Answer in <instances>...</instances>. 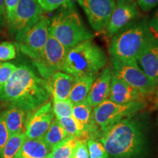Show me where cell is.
I'll use <instances>...</instances> for the list:
<instances>
[{
    "label": "cell",
    "mask_w": 158,
    "mask_h": 158,
    "mask_svg": "<svg viewBox=\"0 0 158 158\" xmlns=\"http://www.w3.org/2000/svg\"><path fill=\"white\" fill-rule=\"evenodd\" d=\"M51 151L42 138H26L14 158H43L48 156Z\"/></svg>",
    "instance_id": "d6986e66"
},
{
    "label": "cell",
    "mask_w": 158,
    "mask_h": 158,
    "mask_svg": "<svg viewBox=\"0 0 158 158\" xmlns=\"http://www.w3.org/2000/svg\"><path fill=\"white\" fill-rule=\"evenodd\" d=\"M153 35L149 27V21L138 18L111 37L108 46L110 58L125 62L137 61Z\"/></svg>",
    "instance_id": "3957f363"
},
{
    "label": "cell",
    "mask_w": 158,
    "mask_h": 158,
    "mask_svg": "<svg viewBox=\"0 0 158 158\" xmlns=\"http://www.w3.org/2000/svg\"><path fill=\"white\" fill-rule=\"evenodd\" d=\"M4 118L8 130L9 136L24 133L29 112L13 106H7L3 111Z\"/></svg>",
    "instance_id": "ac0fdd59"
},
{
    "label": "cell",
    "mask_w": 158,
    "mask_h": 158,
    "mask_svg": "<svg viewBox=\"0 0 158 158\" xmlns=\"http://www.w3.org/2000/svg\"><path fill=\"white\" fill-rule=\"evenodd\" d=\"M45 12H52L70 3L71 0H37Z\"/></svg>",
    "instance_id": "f1b7e54d"
},
{
    "label": "cell",
    "mask_w": 158,
    "mask_h": 158,
    "mask_svg": "<svg viewBox=\"0 0 158 158\" xmlns=\"http://www.w3.org/2000/svg\"><path fill=\"white\" fill-rule=\"evenodd\" d=\"M54 118L52 101L48 100L37 109L29 112L24 130L26 138L36 139L43 137Z\"/></svg>",
    "instance_id": "4fadbf2b"
},
{
    "label": "cell",
    "mask_w": 158,
    "mask_h": 158,
    "mask_svg": "<svg viewBox=\"0 0 158 158\" xmlns=\"http://www.w3.org/2000/svg\"><path fill=\"white\" fill-rule=\"evenodd\" d=\"M17 66L10 62H0V90L8 81Z\"/></svg>",
    "instance_id": "83f0119b"
},
{
    "label": "cell",
    "mask_w": 158,
    "mask_h": 158,
    "mask_svg": "<svg viewBox=\"0 0 158 158\" xmlns=\"http://www.w3.org/2000/svg\"><path fill=\"white\" fill-rule=\"evenodd\" d=\"M114 75L133 86L140 93L147 96L153 94L157 85L152 81L138 65L137 61L125 62L110 58Z\"/></svg>",
    "instance_id": "ba28073f"
},
{
    "label": "cell",
    "mask_w": 158,
    "mask_h": 158,
    "mask_svg": "<svg viewBox=\"0 0 158 158\" xmlns=\"http://www.w3.org/2000/svg\"><path fill=\"white\" fill-rule=\"evenodd\" d=\"M43 158H50V157H49V156H47V157H43Z\"/></svg>",
    "instance_id": "8d00e7d4"
},
{
    "label": "cell",
    "mask_w": 158,
    "mask_h": 158,
    "mask_svg": "<svg viewBox=\"0 0 158 158\" xmlns=\"http://www.w3.org/2000/svg\"><path fill=\"white\" fill-rule=\"evenodd\" d=\"M57 118L64 129L68 136H73L78 139L81 138L85 139V134L83 131L82 127L73 116Z\"/></svg>",
    "instance_id": "cb8c5ba5"
},
{
    "label": "cell",
    "mask_w": 158,
    "mask_h": 158,
    "mask_svg": "<svg viewBox=\"0 0 158 158\" xmlns=\"http://www.w3.org/2000/svg\"><path fill=\"white\" fill-rule=\"evenodd\" d=\"M67 136L68 135H67L64 129L60 124V122H59L58 118H54L48 130L41 138L45 144L51 149H52L56 144L64 140Z\"/></svg>",
    "instance_id": "7402d4cb"
},
{
    "label": "cell",
    "mask_w": 158,
    "mask_h": 158,
    "mask_svg": "<svg viewBox=\"0 0 158 158\" xmlns=\"http://www.w3.org/2000/svg\"><path fill=\"white\" fill-rule=\"evenodd\" d=\"M149 27L152 33L158 38V9L149 21Z\"/></svg>",
    "instance_id": "e575fe53"
},
{
    "label": "cell",
    "mask_w": 158,
    "mask_h": 158,
    "mask_svg": "<svg viewBox=\"0 0 158 158\" xmlns=\"http://www.w3.org/2000/svg\"><path fill=\"white\" fill-rule=\"evenodd\" d=\"M68 50L54 36L49 34L41 54L32 60L40 76L48 81L55 72L62 70Z\"/></svg>",
    "instance_id": "52a82bcc"
},
{
    "label": "cell",
    "mask_w": 158,
    "mask_h": 158,
    "mask_svg": "<svg viewBox=\"0 0 158 158\" xmlns=\"http://www.w3.org/2000/svg\"><path fill=\"white\" fill-rule=\"evenodd\" d=\"M86 140L84 138L78 139L73 158H89Z\"/></svg>",
    "instance_id": "1f68e13d"
},
{
    "label": "cell",
    "mask_w": 158,
    "mask_h": 158,
    "mask_svg": "<svg viewBox=\"0 0 158 158\" xmlns=\"http://www.w3.org/2000/svg\"><path fill=\"white\" fill-rule=\"evenodd\" d=\"M7 28L5 0H0V30Z\"/></svg>",
    "instance_id": "836d02e7"
},
{
    "label": "cell",
    "mask_w": 158,
    "mask_h": 158,
    "mask_svg": "<svg viewBox=\"0 0 158 158\" xmlns=\"http://www.w3.org/2000/svg\"><path fill=\"white\" fill-rule=\"evenodd\" d=\"M157 124H158V116H157Z\"/></svg>",
    "instance_id": "74e56055"
},
{
    "label": "cell",
    "mask_w": 158,
    "mask_h": 158,
    "mask_svg": "<svg viewBox=\"0 0 158 158\" xmlns=\"http://www.w3.org/2000/svg\"><path fill=\"white\" fill-rule=\"evenodd\" d=\"M97 75H86L75 77V81L71 89L69 100L75 105L86 100Z\"/></svg>",
    "instance_id": "ffe728a7"
},
{
    "label": "cell",
    "mask_w": 158,
    "mask_h": 158,
    "mask_svg": "<svg viewBox=\"0 0 158 158\" xmlns=\"http://www.w3.org/2000/svg\"><path fill=\"white\" fill-rule=\"evenodd\" d=\"M95 31L104 30L115 7L116 0H77Z\"/></svg>",
    "instance_id": "8fae6325"
},
{
    "label": "cell",
    "mask_w": 158,
    "mask_h": 158,
    "mask_svg": "<svg viewBox=\"0 0 158 158\" xmlns=\"http://www.w3.org/2000/svg\"><path fill=\"white\" fill-rule=\"evenodd\" d=\"M62 7L49 19V34L68 49L86 40H92L94 34L84 24L72 2Z\"/></svg>",
    "instance_id": "277c9868"
},
{
    "label": "cell",
    "mask_w": 158,
    "mask_h": 158,
    "mask_svg": "<svg viewBox=\"0 0 158 158\" xmlns=\"http://www.w3.org/2000/svg\"><path fill=\"white\" fill-rule=\"evenodd\" d=\"M146 106V102L118 104L106 100L93 108L94 122L101 133L106 131L122 118L144 109Z\"/></svg>",
    "instance_id": "8992f818"
},
{
    "label": "cell",
    "mask_w": 158,
    "mask_h": 158,
    "mask_svg": "<svg viewBox=\"0 0 158 158\" xmlns=\"http://www.w3.org/2000/svg\"><path fill=\"white\" fill-rule=\"evenodd\" d=\"M9 133L6 125L3 111L0 112V156L6 143L9 139Z\"/></svg>",
    "instance_id": "f546056e"
},
{
    "label": "cell",
    "mask_w": 158,
    "mask_h": 158,
    "mask_svg": "<svg viewBox=\"0 0 158 158\" xmlns=\"http://www.w3.org/2000/svg\"><path fill=\"white\" fill-rule=\"evenodd\" d=\"M19 2V0H5L7 27L10 25L12 21H13L15 8H16Z\"/></svg>",
    "instance_id": "4dcf8cb0"
},
{
    "label": "cell",
    "mask_w": 158,
    "mask_h": 158,
    "mask_svg": "<svg viewBox=\"0 0 158 158\" xmlns=\"http://www.w3.org/2000/svg\"><path fill=\"white\" fill-rule=\"evenodd\" d=\"M146 97L112 73L108 100L118 104H126L133 102H145Z\"/></svg>",
    "instance_id": "9a60e30c"
},
{
    "label": "cell",
    "mask_w": 158,
    "mask_h": 158,
    "mask_svg": "<svg viewBox=\"0 0 158 158\" xmlns=\"http://www.w3.org/2000/svg\"><path fill=\"white\" fill-rule=\"evenodd\" d=\"M43 10L37 0H19L14 17L7 27L9 35L17 40L43 16Z\"/></svg>",
    "instance_id": "30bf717a"
},
{
    "label": "cell",
    "mask_w": 158,
    "mask_h": 158,
    "mask_svg": "<svg viewBox=\"0 0 158 158\" xmlns=\"http://www.w3.org/2000/svg\"><path fill=\"white\" fill-rule=\"evenodd\" d=\"M26 138H27L24 133L9 137L8 141L4 147L0 158H14Z\"/></svg>",
    "instance_id": "603a6c76"
},
{
    "label": "cell",
    "mask_w": 158,
    "mask_h": 158,
    "mask_svg": "<svg viewBox=\"0 0 158 158\" xmlns=\"http://www.w3.org/2000/svg\"><path fill=\"white\" fill-rule=\"evenodd\" d=\"M140 68L154 84L158 85V38L153 35L137 59Z\"/></svg>",
    "instance_id": "5bb4252c"
},
{
    "label": "cell",
    "mask_w": 158,
    "mask_h": 158,
    "mask_svg": "<svg viewBox=\"0 0 158 158\" xmlns=\"http://www.w3.org/2000/svg\"><path fill=\"white\" fill-rule=\"evenodd\" d=\"M89 158H109V155L104 146L100 141L94 138L86 140Z\"/></svg>",
    "instance_id": "484cf974"
},
{
    "label": "cell",
    "mask_w": 158,
    "mask_h": 158,
    "mask_svg": "<svg viewBox=\"0 0 158 158\" xmlns=\"http://www.w3.org/2000/svg\"><path fill=\"white\" fill-rule=\"evenodd\" d=\"M100 141L109 158H149L151 154L148 124L137 113L122 118L100 134Z\"/></svg>",
    "instance_id": "6da1fadb"
},
{
    "label": "cell",
    "mask_w": 158,
    "mask_h": 158,
    "mask_svg": "<svg viewBox=\"0 0 158 158\" xmlns=\"http://www.w3.org/2000/svg\"><path fill=\"white\" fill-rule=\"evenodd\" d=\"M51 96L48 81L27 64L17 67L0 90V101L28 112L42 106Z\"/></svg>",
    "instance_id": "7a4b0ae2"
},
{
    "label": "cell",
    "mask_w": 158,
    "mask_h": 158,
    "mask_svg": "<svg viewBox=\"0 0 158 158\" xmlns=\"http://www.w3.org/2000/svg\"><path fill=\"white\" fill-rule=\"evenodd\" d=\"M156 89V100H155V106L158 108V85Z\"/></svg>",
    "instance_id": "d590c367"
},
{
    "label": "cell",
    "mask_w": 158,
    "mask_h": 158,
    "mask_svg": "<svg viewBox=\"0 0 158 158\" xmlns=\"http://www.w3.org/2000/svg\"><path fill=\"white\" fill-rule=\"evenodd\" d=\"M75 81V77L64 72L56 71L48 80L53 99L68 100Z\"/></svg>",
    "instance_id": "e0dca14e"
},
{
    "label": "cell",
    "mask_w": 158,
    "mask_h": 158,
    "mask_svg": "<svg viewBox=\"0 0 158 158\" xmlns=\"http://www.w3.org/2000/svg\"><path fill=\"white\" fill-rule=\"evenodd\" d=\"M139 16V7L135 0H116L113 13L104 29L105 33L107 37H112Z\"/></svg>",
    "instance_id": "7c38bea8"
},
{
    "label": "cell",
    "mask_w": 158,
    "mask_h": 158,
    "mask_svg": "<svg viewBox=\"0 0 158 158\" xmlns=\"http://www.w3.org/2000/svg\"><path fill=\"white\" fill-rule=\"evenodd\" d=\"M78 138L67 136L51 149L48 156L50 158H73Z\"/></svg>",
    "instance_id": "44dd1931"
},
{
    "label": "cell",
    "mask_w": 158,
    "mask_h": 158,
    "mask_svg": "<svg viewBox=\"0 0 158 158\" xmlns=\"http://www.w3.org/2000/svg\"><path fill=\"white\" fill-rule=\"evenodd\" d=\"M112 78V70L110 67H105L98 73L92 84L86 98L92 107L94 108L108 100L110 90V82Z\"/></svg>",
    "instance_id": "2e32d148"
},
{
    "label": "cell",
    "mask_w": 158,
    "mask_h": 158,
    "mask_svg": "<svg viewBox=\"0 0 158 158\" xmlns=\"http://www.w3.org/2000/svg\"><path fill=\"white\" fill-rule=\"evenodd\" d=\"M53 110L56 118L70 117L73 116V109L74 105L69 99L68 100H56L53 99Z\"/></svg>",
    "instance_id": "d4e9b609"
},
{
    "label": "cell",
    "mask_w": 158,
    "mask_h": 158,
    "mask_svg": "<svg viewBox=\"0 0 158 158\" xmlns=\"http://www.w3.org/2000/svg\"><path fill=\"white\" fill-rule=\"evenodd\" d=\"M140 9L143 12H148L158 5V0H135Z\"/></svg>",
    "instance_id": "d6a6232c"
},
{
    "label": "cell",
    "mask_w": 158,
    "mask_h": 158,
    "mask_svg": "<svg viewBox=\"0 0 158 158\" xmlns=\"http://www.w3.org/2000/svg\"><path fill=\"white\" fill-rule=\"evenodd\" d=\"M49 19L43 15L37 22L15 40L18 48L23 54L35 59L44 48L49 36Z\"/></svg>",
    "instance_id": "9c48e42d"
},
{
    "label": "cell",
    "mask_w": 158,
    "mask_h": 158,
    "mask_svg": "<svg viewBox=\"0 0 158 158\" xmlns=\"http://www.w3.org/2000/svg\"><path fill=\"white\" fill-rule=\"evenodd\" d=\"M106 63L105 51L92 40H86L69 49L62 70L73 77L97 75Z\"/></svg>",
    "instance_id": "5b68a950"
},
{
    "label": "cell",
    "mask_w": 158,
    "mask_h": 158,
    "mask_svg": "<svg viewBox=\"0 0 158 158\" xmlns=\"http://www.w3.org/2000/svg\"><path fill=\"white\" fill-rule=\"evenodd\" d=\"M16 56V47L14 43L5 41L0 43V62L12 60Z\"/></svg>",
    "instance_id": "4316f807"
}]
</instances>
